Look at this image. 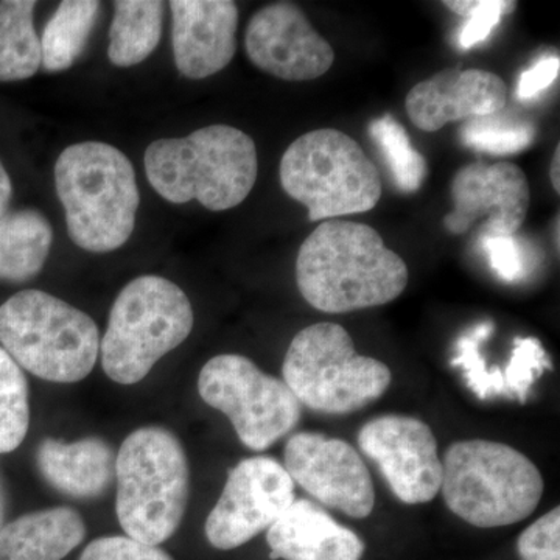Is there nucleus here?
<instances>
[{
    "label": "nucleus",
    "mask_w": 560,
    "mask_h": 560,
    "mask_svg": "<svg viewBox=\"0 0 560 560\" xmlns=\"http://www.w3.org/2000/svg\"><path fill=\"white\" fill-rule=\"evenodd\" d=\"M296 282L313 308L338 315L397 300L407 289L408 267L374 228L326 220L301 245Z\"/></svg>",
    "instance_id": "nucleus-1"
},
{
    "label": "nucleus",
    "mask_w": 560,
    "mask_h": 560,
    "mask_svg": "<svg viewBox=\"0 0 560 560\" xmlns=\"http://www.w3.org/2000/svg\"><path fill=\"white\" fill-rule=\"evenodd\" d=\"M257 171L256 143L228 125L154 140L145 151L147 178L164 200H197L213 212L242 205L256 184Z\"/></svg>",
    "instance_id": "nucleus-2"
},
{
    "label": "nucleus",
    "mask_w": 560,
    "mask_h": 560,
    "mask_svg": "<svg viewBox=\"0 0 560 560\" xmlns=\"http://www.w3.org/2000/svg\"><path fill=\"white\" fill-rule=\"evenodd\" d=\"M55 187L69 237L81 249L110 253L131 237L140 201L138 180L131 161L116 147H68L55 164Z\"/></svg>",
    "instance_id": "nucleus-3"
},
{
    "label": "nucleus",
    "mask_w": 560,
    "mask_h": 560,
    "mask_svg": "<svg viewBox=\"0 0 560 560\" xmlns=\"http://www.w3.org/2000/svg\"><path fill=\"white\" fill-rule=\"evenodd\" d=\"M442 497L448 510L477 528H501L528 518L544 495L536 464L501 442L452 444L442 458Z\"/></svg>",
    "instance_id": "nucleus-4"
},
{
    "label": "nucleus",
    "mask_w": 560,
    "mask_h": 560,
    "mask_svg": "<svg viewBox=\"0 0 560 560\" xmlns=\"http://www.w3.org/2000/svg\"><path fill=\"white\" fill-rule=\"evenodd\" d=\"M116 512L127 537L158 547L179 528L189 501V464L172 431H132L116 458Z\"/></svg>",
    "instance_id": "nucleus-5"
},
{
    "label": "nucleus",
    "mask_w": 560,
    "mask_h": 560,
    "mask_svg": "<svg viewBox=\"0 0 560 560\" xmlns=\"http://www.w3.org/2000/svg\"><path fill=\"white\" fill-rule=\"evenodd\" d=\"M0 342L21 368L55 383L83 381L101 353L94 319L39 290L20 291L0 307Z\"/></svg>",
    "instance_id": "nucleus-6"
},
{
    "label": "nucleus",
    "mask_w": 560,
    "mask_h": 560,
    "mask_svg": "<svg viewBox=\"0 0 560 560\" xmlns=\"http://www.w3.org/2000/svg\"><path fill=\"white\" fill-rule=\"evenodd\" d=\"M194 327L189 298L172 280L142 276L120 291L101 341L103 371L120 385L142 382Z\"/></svg>",
    "instance_id": "nucleus-7"
},
{
    "label": "nucleus",
    "mask_w": 560,
    "mask_h": 560,
    "mask_svg": "<svg viewBox=\"0 0 560 560\" xmlns=\"http://www.w3.org/2000/svg\"><path fill=\"white\" fill-rule=\"evenodd\" d=\"M280 184L308 220L370 212L382 198L381 173L346 132L324 128L294 140L280 160Z\"/></svg>",
    "instance_id": "nucleus-8"
},
{
    "label": "nucleus",
    "mask_w": 560,
    "mask_h": 560,
    "mask_svg": "<svg viewBox=\"0 0 560 560\" xmlns=\"http://www.w3.org/2000/svg\"><path fill=\"white\" fill-rule=\"evenodd\" d=\"M283 382L301 405L323 415H350L381 399L393 375L381 360L360 355L345 327L318 323L291 341Z\"/></svg>",
    "instance_id": "nucleus-9"
},
{
    "label": "nucleus",
    "mask_w": 560,
    "mask_h": 560,
    "mask_svg": "<svg viewBox=\"0 0 560 560\" xmlns=\"http://www.w3.org/2000/svg\"><path fill=\"white\" fill-rule=\"evenodd\" d=\"M201 399L226 415L243 445L264 452L296 429L302 405L285 382L243 355H217L198 378Z\"/></svg>",
    "instance_id": "nucleus-10"
},
{
    "label": "nucleus",
    "mask_w": 560,
    "mask_h": 560,
    "mask_svg": "<svg viewBox=\"0 0 560 560\" xmlns=\"http://www.w3.org/2000/svg\"><path fill=\"white\" fill-rule=\"evenodd\" d=\"M294 503V481L268 456L243 459L206 521V537L219 550H235L268 530Z\"/></svg>",
    "instance_id": "nucleus-11"
},
{
    "label": "nucleus",
    "mask_w": 560,
    "mask_h": 560,
    "mask_svg": "<svg viewBox=\"0 0 560 560\" xmlns=\"http://www.w3.org/2000/svg\"><path fill=\"white\" fill-rule=\"evenodd\" d=\"M359 445L401 503H430L441 492L438 441L422 420L399 415L372 419L361 427Z\"/></svg>",
    "instance_id": "nucleus-12"
},
{
    "label": "nucleus",
    "mask_w": 560,
    "mask_h": 560,
    "mask_svg": "<svg viewBox=\"0 0 560 560\" xmlns=\"http://www.w3.org/2000/svg\"><path fill=\"white\" fill-rule=\"evenodd\" d=\"M285 470L324 506L352 518L370 517L375 488L370 470L349 442L319 433H296L287 442Z\"/></svg>",
    "instance_id": "nucleus-13"
},
{
    "label": "nucleus",
    "mask_w": 560,
    "mask_h": 560,
    "mask_svg": "<svg viewBox=\"0 0 560 560\" xmlns=\"http://www.w3.org/2000/svg\"><path fill=\"white\" fill-rule=\"evenodd\" d=\"M452 198L453 210L444 219L451 234H466L475 221L486 217L480 237H508L517 234L528 213V178L511 162H474L456 172Z\"/></svg>",
    "instance_id": "nucleus-14"
},
{
    "label": "nucleus",
    "mask_w": 560,
    "mask_h": 560,
    "mask_svg": "<svg viewBox=\"0 0 560 560\" xmlns=\"http://www.w3.org/2000/svg\"><path fill=\"white\" fill-rule=\"evenodd\" d=\"M249 60L285 81L319 79L334 66L335 51L300 7L271 3L250 18L245 35Z\"/></svg>",
    "instance_id": "nucleus-15"
},
{
    "label": "nucleus",
    "mask_w": 560,
    "mask_h": 560,
    "mask_svg": "<svg viewBox=\"0 0 560 560\" xmlns=\"http://www.w3.org/2000/svg\"><path fill=\"white\" fill-rule=\"evenodd\" d=\"M506 102V83L497 73L455 68L416 84L408 92L405 109L416 128L436 132L452 121L499 113Z\"/></svg>",
    "instance_id": "nucleus-16"
},
{
    "label": "nucleus",
    "mask_w": 560,
    "mask_h": 560,
    "mask_svg": "<svg viewBox=\"0 0 560 560\" xmlns=\"http://www.w3.org/2000/svg\"><path fill=\"white\" fill-rule=\"evenodd\" d=\"M173 55L190 80L226 68L237 50L238 9L231 0H173Z\"/></svg>",
    "instance_id": "nucleus-17"
},
{
    "label": "nucleus",
    "mask_w": 560,
    "mask_h": 560,
    "mask_svg": "<svg viewBox=\"0 0 560 560\" xmlns=\"http://www.w3.org/2000/svg\"><path fill=\"white\" fill-rule=\"evenodd\" d=\"M267 541L271 559L283 560H360L366 550L359 534L308 500H294L268 529Z\"/></svg>",
    "instance_id": "nucleus-18"
},
{
    "label": "nucleus",
    "mask_w": 560,
    "mask_h": 560,
    "mask_svg": "<svg viewBox=\"0 0 560 560\" xmlns=\"http://www.w3.org/2000/svg\"><path fill=\"white\" fill-rule=\"evenodd\" d=\"M38 467L47 482L73 499L102 495L114 475L116 456L108 442L84 438L75 442L44 440L39 444Z\"/></svg>",
    "instance_id": "nucleus-19"
},
{
    "label": "nucleus",
    "mask_w": 560,
    "mask_h": 560,
    "mask_svg": "<svg viewBox=\"0 0 560 560\" xmlns=\"http://www.w3.org/2000/svg\"><path fill=\"white\" fill-rule=\"evenodd\" d=\"M84 536L86 525L75 510L32 512L0 529V560H61Z\"/></svg>",
    "instance_id": "nucleus-20"
},
{
    "label": "nucleus",
    "mask_w": 560,
    "mask_h": 560,
    "mask_svg": "<svg viewBox=\"0 0 560 560\" xmlns=\"http://www.w3.org/2000/svg\"><path fill=\"white\" fill-rule=\"evenodd\" d=\"M54 231L38 210L24 209L0 219V279L24 282L49 257Z\"/></svg>",
    "instance_id": "nucleus-21"
},
{
    "label": "nucleus",
    "mask_w": 560,
    "mask_h": 560,
    "mask_svg": "<svg viewBox=\"0 0 560 560\" xmlns=\"http://www.w3.org/2000/svg\"><path fill=\"white\" fill-rule=\"evenodd\" d=\"M164 3L158 0H119L114 3L108 57L117 68H131L156 50L162 35Z\"/></svg>",
    "instance_id": "nucleus-22"
},
{
    "label": "nucleus",
    "mask_w": 560,
    "mask_h": 560,
    "mask_svg": "<svg viewBox=\"0 0 560 560\" xmlns=\"http://www.w3.org/2000/svg\"><path fill=\"white\" fill-rule=\"evenodd\" d=\"M101 2L65 0L47 22L40 39V65L47 72L69 69L86 47Z\"/></svg>",
    "instance_id": "nucleus-23"
},
{
    "label": "nucleus",
    "mask_w": 560,
    "mask_h": 560,
    "mask_svg": "<svg viewBox=\"0 0 560 560\" xmlns=\"http://www.w3.org/2000/svg\"><path fill=\"white\" fill-rule=\"evenodd\" d=\"M32 0L0 2V81L27 80L40 66V40L33 27Z\"/></svg>",
    "instance_id": "nucleus-24"
},
{
    "label": "nucleus",
    "mask_w": 560,
    "mask_h": 560,
    "mask_svg": "<svg viewBox=\"0 0 560 560\" xmlns=\"http://www.w3.org/2000/svg\"><path fill=\"white\" fill-rule=\"evenodd\" d=\"M371 139L388 165L397 189L415 194L429 175L425 158L411 145L407 131L393 116L372 120L368 128Z\"/></svg>",
    "instance_id": "nucleus-25"
},
{
    "label": "nucleus",
    "mask_w": 560,
    "mask_h": 560,
    "mask_svg": "<svg viewBox=\"0 0 560 560\" xmlns=\"http://www.w3.org/2000/svg\"><path fill=\"white\" fill-rule=\"evenodd\" d=\"M459 136L469 149L504 156L528 149L536 136V127L525 117L514 116L503 108L490 116L467 120L460 127Z\"/></svg>",
    "instance_id": "nucleus-26"
},
{
    "label": "nucleus",
    "mask_w": 560,
    "mask_h": 560,
    "mask_svg": "<svg viewBox=\"0 0 560 560\" xmlns=\"http://www.w3.org/2000/svg\"><path fill=\"white\" fill-rule=\"evenodd\" d=\"M31 425L28 385L24 372L0 348V453L16 451Z\"/></svg>",
    "instance_id": "nucleus-27"
},
{
    "label": "nucleus",
    "mask_w": 560,
    "mask_h": 560,
    "mask_svg": "<svg viewBox=\"0 0 560 560\" xmlns=\"http://www.w3.org/2000/svg\"><path fill=\"white\" fill-rule=\"evenodd\" d=\"M493 329H495L493 323L486 320V323L478 324L474 330H470V334L463 335L456 342L458 357L452 361L453 366L463 368L467 386L480 400L508 397L500 368L489 371L480 352L481 341H485Z\"/></svg>",
    "instance_id": "nucleus-28"
},
{
    "label": "nucleus",
    "mask_w": 560,
    "mask_h": 560,
    "mask_svg": "<svg viewBox=\"0 0 560 560\" xmlns=\"http://www.w3.org/2000/svg\"><path fill=\"white\" fill-rule=\"evenodd\" d=\"M552 368L550 357L536 338H518L515 340L510 363L501 370L508 399L525 404L530 389L539 381L544 371Z\"/></svg>",
    "instance_id": "nucleus-29"
},
{
    "label": "nucleus",
    "mask_w": 560,
    "mask_h": 560,
    "mask_svg": "<svg viewBox=\"0 0 560 560\" xmlns=\"http://www.w3.org/2000/svg\"><path fill=\"white\" fill-rule=\"evenodd\" d=\"M444 7L466 20L459 33V46L471 49L488 39L501 16L514 13L517 3L511 0H445Z\"/></svg>",
    "instance_id": "nucleus-30"
},
{
    "label": "nucleus",
    "mask_w": 560,
    "mask_h": 560,
    "mask_svg": "<svg viewBox=\"0 0 560 560\" xmlns=\"http://www.w3.org/2000/svg\"><path fill=\"white\" fill-rule=\"evenodd\" d=\"M560 510L555 508L533 523L517 540L522 560H560Z\"/></svg>",
    "instance_id": "nucleus-31"
},
{
    "label": "nucleus",
    "mask_w": 560,
    "mask_h": 560,
    "mask_svg": "<svg viewBox=\"0 0 560 560\" xmlns=\"http://www.w3.org/2000/svg\"><path fill=\"white\" fill-rule=\"evenodd\" d=\"M79 560H173L167 552L130 537H101L84 548Z\"/></svg>",
    "instance_id": "nucleus-32"
},
{
    "label": "nucleus",
    "mask_w": 560,
    "mask_h": 560,
    "mask_svg": "<svg viewBox=\"0 0 560 560\" xmlns=\"http://www.w3.org/2000/svg\"><path fill=\"white\" fill-rule=\"evenodd\" d=\"M481 249L490 267L506 282H517L525 276V256L515 235L508 237H480Z\"/></svg>",
    "instance_id": "nucleus-33"
},
{
    "label": "nucleus",
    "mask_w": 560,
    "mask_h": 560,
    "mask_svg": "<svg viewBox=\"0 0 560 560\" xmlns=\"http://www.w3.org/2000/svg\"><path fill=\"white\" fill-rule=\"evenodd\" d=\"M560 60L558 57L544 58L533 69L525 70L518 80V101H530L537 97L541 91L547 90L559 77Z\"/></svg>",
    "instance_id": "nucleus-34"
},
{
    "label": "nucleus",
    "mask_w": 560,
    "mask_h": 560,
    "mask_svg": "<svg viewBox=\"0 0 560 560\" xmlns=\"http://www.w3.org/2000/svg\"><path fill=\"white\" fill-rule=\"evenodd\" d=\"M11 194H13V187H11L9 173H7L2 162H0V219H2L7 208H9Z\"/></svg>",
    "instance_id": "nucleus-35"
},
{
    "label": "nucleus",
    "mask_w": 560,
    "mask_h": 560,
    "mask_svg": "<svg viewBox=\"0 0 560 560\" xmlns=\"http://www.w3.org/2000/svg\"><path fill=\"white\" fill-rule=\"evenodd\" d=\"M559 168H560V147L558 145V149L555 151V156H552L551 161V168H550V178L552 187H555V190L560 191V176H559Z\"/></svg>",
    "instance_id": "nucleus-36"
},
{
    "label": "nucleus",
    "mask_w": 560,
    "mask_h": 560,
    "mask_svg": "<svg viewBox=\"0 0 560 560\" xmlns=\"http://www.w3.org/2000/svg\"><path fill=\"white\" fill-rule=\"evenodd\" d=\"M3 512H5V501H3L2 485H0V529H2Z\"/></svg>",
    "instance_id": "nucleus-37"
}]
</instances>
